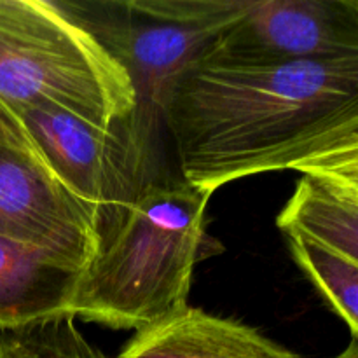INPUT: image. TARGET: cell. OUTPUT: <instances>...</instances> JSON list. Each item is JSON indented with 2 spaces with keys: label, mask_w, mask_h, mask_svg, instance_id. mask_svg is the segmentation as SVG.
<instances>
[{
  "label": "cell",
  "mask_w": 358,
  "mask_h": 358,
  "mask_svg": "<svg viewBox=\"0 0 358 358\" xmlns=\"http://www.w3.org/2000/svg\"><path fill=\"white\" fill-rule=\"evenodd\" d=\"M283 233H297L358 264V203L301 177L276 219Z\"/></svg>",
  "instance_id": "cell-10"
},
{
  "label": "cell",
  "mask_w": 358,
  "mask_h": 358,
  "mask_svg": "<svg viewBox=\"0 0 358 358\" xmlns=\"http://www.w3.org/2000/svg\"><path fill=\"white\" fill-rule=\"evenodd\" d=\"M332 358H358V339H352V343L346 346L345 352H341L339 355Z\"/></svg>",
  "instance_id": "cell-15"
},
{
  "label": "cell",
  "mask_w": 358,
  "mask_h": 358,
  "mask_svg": "<svg viewBox=\"0 0 358 358\" xmlns=\"http://www.w3.org/2000/svg\"><path fill=\"white\" fill-rule=\"evenodd\" d=\"M0 236L56 252L86 268L98 250L91 213L35 152L0 143Z\"/></svg>",
  "instance_id": "cell-7"
},
{
  "label": "cell",
  "mask_w": 358,
  "mask_h": 358,
  "mask_svg": "<svg viewBox=\"0 0 358 358\" xmlns=\"http://www.w3.org/2000/svg\"><path fill=\"white\" fill-rule=\"evenodd\" d=\"M0 103L115 126L135 114L136 93L124 66L58 2L0 0Z\"/></svg>",
  "instance_id": "cell-3"
},
{
  "label": "cell",
  "mask_w": 358,
  "mask_h": 358,
  "mask_svg": "<svg viewBox=\"0 0 358 358\" xmlns=\"http://www.w3.org/2000/svg\"><path fill=\"white\" fill-rule=\"evenodd\" d=\"M358 58V0H254L198 63L269 66Z\"/></svg>",
  "instance_id": "cell-6"
},
{
  "label": "cell",
  "mask_w": 358,
  "mask_h": 358,
  "mask_svg": "<svg viewBox=\"0 0 358 358\" xmlns=\"http://www.w3.org/2000/svg\"><path fill=\"white\" fill-rule=\"evenodd\" d=\"M358 101V58L269 66L196 63L170 91L163 121L180 177L215 192L285 171Z\"/></svg>",
  "instance_id": "cell-1"
},
{
  "label": "cell",
  "mask_w": 358,
  "mask_h": 358,
  "mask_svg": "<svg viewBox=\"0 0 358 358\" xmlns=\"http://www.w3.org/2000/svg\"><path fill=\"white\" fill-rule=\"evenodd\" d=\"M35 156L94 220L98 247L150 182L152 126L135 114L98 126L49 105L10 110Z\"/></svg>",
  "instance_id": "cell-5"
},
{
  "label": "cell",
  "mask_w": 358,
  "mask_h": 358,
  "mask_svg": "<svg viewBox=\"0 0 358 358\" xmlns=\"http://www.w3.org/2000/svg\"><path fill=\"white\" fill-rule=\"evenodd\" d=\"M212 192L184 178H150L84 268L73 318L145 331L189 308L198 262L222 254L206 231Z\"/></svg>",
  "instance_id": "cell-2"
},
{
  "label": "cell",
  "mask_w": 358,
  "mask_h": 358,
  "mask_svg": "<svg viewBox=\"0 0 358 358\" xmlns=\"http://www.w3.org/2000/svg\"><path fill=\"white\" fill-rule=\"evenodd\" d=\"M0 143H7V145L20 147V149H27L34 152L30 142H28L23 129H21L20 122L14 119V115L2 103H0Z\"/></svg>",
  "instance_id": "cell-14"
},
{
  "label": "cell",
  "mask_w": 358,
  "mask_h": 358,
  "mask_svg": "<svg viewBox=\"0 0 358 358\" xmlns=\"http://www.w3.org/2000/svg\"><path fill=\"white\" fill-rule=\"evenodd\" d=\"M70 315L16 329H0V358H107L76 327Z\"/></svg>",
  "instance_id": "cell-13"
},
{
  "label": "cell",
  "mask_w": 358,
  "mask_h": 358,
  "mask_svg": "<svg viewBox=\"0 0 358 358\" xmlns=\"http://www.w3.org/2000/svg\"><path fill=\"white\" fill-rule=\"evenodd\" d=\"M287 170L313 178L358 203V101Z\"/></svg>",
  "instance_id": "cell-11"
},
{
  "label": "cell",
  "mask_w": 358,
  "mask_h": 358,
  "mask_svg": "<svg viewBox=\"0 0 358 358\" xmlns=\"http://www.w3.org/2000/svg\"><path fill=\"white\" fill-rule=\"evenodd\" d=\"M117 358H301L255 329L185 308L136 332Z\"/></svg>",
  "instance_id": "cell-9"
},
{
  "label": "cell",
  "mask_w": 358,
  "mask_h": 358,
  "mask_svg": "<svg viewBox=\"0 0 358 358\" xmlns=\"http://www.w3.org/2000/svg\"><path fill=\"white\" fill-rule=\"evenodd\" d=\"M285 236L294 261L358 339V264L303 234Z\"/></svg>",
  "instance_id": "cell-12"
},
{
  "label": "cell",
  "mask_w": 358,
  "mask_h": 358,
  "mask_svg": "<svg viewBox=\"0 0 358 358\" xmlns=\"http://www.w3.org/2000/svg\"><path fill=\"white\" fill-rule=\"evenodd\" d=\"M83 271L56 252L0 236V329L69 315Z\"/></svg>",
  "instance_id": "cell-8"
},
{
  "label": "cell",
  "mask_w": 358,
  "mask_h": 358,
  "mask_svg": "<svg viewBox=\"0 0 358 358\" xmlns=\"http://www.w3.org/2000/svg\"><path fill=\"white\" fill-rule=\"evenodd\" d=\"M254 0L58 2L121 63L136 93V114L156 126L182 73L236 23Z\"/></svg>",
  "instance_id": "cell-4"
}]
</instances>
